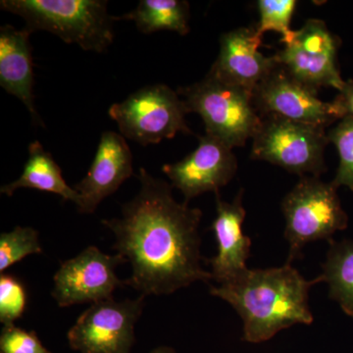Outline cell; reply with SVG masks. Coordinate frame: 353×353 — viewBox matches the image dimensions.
I'll return each mask as SVG.
<instances>
[{
	"label": "cell",
	"instance_id": "1",
	"mask_svg": "<svg viewBox=\"0 0 353 353\" xmlns=\"http://www.w3.org/2000/svg\"><path fill=\"white\" fill-rule=\"evenodd\" d=\"M141 188L123 204L121 216L102 220L115 238L114 250L130 262L124 280L143 296H167L196 282L213 280L202 268V211L174 199L173 187L139 169Z\"/></svg>",
	"mask_w": 353,
	"mask_h": 353
},
{
	"label": "cell",
	"instance_id": "2",
	"mask_svg": "<svg viewBox=\"0 0 353 353\" xmlns=\"http://www.w3.org/2000/svg\"><path fill=\"white\" fill-rule=\"evenodd\" d=\"M323 282L322 276L306 280L285 263L278 268L246 269L236 278L211 285V296L231 304L243 321V341L260 343L282 330L314 321L309 292Z\"/></svg>",
	"mask_w": 353,
	"mask_h": 353
},
{
	"label": "cell",
	"instance_id": "3",
	"mask_svg": "<svg viewBox=\"0 0 353 353\" xmlns=\"http://www.w3.org/2000/svg\"><path fill=\"white\" fill-rule=\"evenodd\" d=\"M103 0H2L0 8L25 20L30 32L46 31L85 51L104 52L113 43V21Z\"/></svg>",
	"mask_w": 353,
	"mask_h": 353
},
{
	"label": "cell",
	"instance_id": "4",
	"mask_svg": "<svg viewBox=\"0 0 353 353\" xmlns=\"http://www.w3.org/2000/svg\"><path fill=\"white\" fill-rule=\"evenodd\" d=\"M190 113L199 114L205 125L206 134L219 139L230 148L245 146L253 139L262 117L253 101V95L208 74L201 82L182 88Z\"/></svg>",
	"mask_w": 353,
	"mask_h": 353
},
{
	"label": "cell",
	"instance_id": "5",
	"mask_svg": "<svg viewBox=\"0 0 353 353\" xmlns=\"http://www.w3.org/2000/svg\"><path fill=\"white\" fill-rule=\"evenodd\" d=\"M336 190L318 176H304L284 197L285 238L290 245L287 263L303 259L308 243L331 241L336 232L347 229L348 216Z\"/></svg>",
	"mask_w": 353,
	"mask_h": 353
},
{
	"label": "cell",
	"instance_id": "6",
	"mask_svg": "<svg viewBox=\"0 0 353 353\" xmlns=\"http://www.w3.org/2000/svg\"><path fill=\"white\" fill-rule=\"evenodd\" d=\"M261 117L252 139V159L277 165L299 176L320 178L327 171L324 152L330 141L326 128L275 115Z\"/></svg>",
	"mask_w": 353,
	"mask_h": 353
},
{
	"label": "cell",
	"instance_id": "7",
	"mask_svg": "<svg viewBox=\"0 0 353 353\" xmlns=\"http://www.w3.org/2000/svg\"><path fill=\"white\" fill-rule=\"evenodd\" d=\"M189 113L178 92L163 83L141 88L108 110L121 134L143 146L173 139L178 132L192 134L185 121Z\"/></svg>",
	"mask_w": 353,
	"mask_h": 353
},
{
	"label": "cell",
	"instance_id": "8",
	"mask_svg": "<svg viewBox=\"0 0 353 353\" xmlns=\"http://www.w3.org/2000/svg\"><path fill=\"white\" fill-rule=\"evenodd\" d=\"M145 299L141 294L134 299H110L92 304L69 330L70 347L80 353H131Z\"/></svg>",
	"mask_w": 353,
	"mask_h": 353
},
{
	"label": "cell",
	"instance_id": "9",
	"mask_svg": "<svg viewBox=\"0 0 353 353\" xmlns=\"http://www.w3.org/2000/svg\"><path fill=\"white\" fill-rule=\"evenodd\" d=\"M274 57L299 82L315 90L345 85L338 65L340 41L322 20L309 19Z\"/></svg>",
	"mask_w": 353,
	"mask_h": 353
},
{
	"label": "cell",
	"instance_id": "10",
	"mask_svg": "<svg viewBox=\"0 0 353 353\" xmlns=\"http://www.w3.org/2000/svg\"><path fill=\"white\" fill-rule=\"evenodd\" d=\"M127 263L119 254H105L97 246H88L73 259L62 262L53 277L51 296L60 307L97 303L113 299L118 288L126 287L116 268Z\"/></svg>",
	"mask_w": 353,
	"mask_h": 353
},
{
	"label": "cell",
	"instance_id": "11",
	"mask_svg": "<svg viewBox=\"0 0 353 353\" xmlns=\"http://www.w3.org/2000/svg\"><path fill=\"white\" fill-rule=\"evenodd\" d=\"M253 101L261 116L275 115L314 126L327 128L345 117L338 102L321 101L317 90L297 81L280 65L255 88Z\"/></svg>",
	"mask_w": 353,
	"mask_h": 353
},
{
	"label": "cell",
	"instance_id": "12",
	"mask_svg": "<svg viewBox=\"0 0 353 353\" xmlns=\"http://www.w3.org/2000/svg\"><path fill=\"white\" fill-rule=\"evenodd\" d=\"M199 145L181 161L164 165L162 171L171 185L189 201L204 192H219L233 180L238 160L230 148L213 137H199Z\"/></svg>",
	"mask_w": 353,
	"mask_h": 353
},
{
	"label": "cell",
	"instance_id": "13",
	"mask_svg": "<svg viewBox=\"0 0 353 353\" xmlns=\"http://www.w3.org/2000/svg\"><path fill=\"white\" fill-rule=\"evenodd\" d=\"M262 34L257 28H238L223 34L220 52L209 74L253 95L255 88L278 67L275 57L259 51Z\"/></svg>",
	"mask_w": 353,
	"mask_h": 353
},
{
	"label": "cell",
	"instance_id": "14",
	"mask_svg": "<svg viewBox=\"0 0 353 353\" xmlns=\"http://www.w3.org/2000/svg\"><path fill=\"white\" fill-rule=\"evenodd\" d=\"M132 175V154L126 139L118 132H102L87 176L74 185L80 196L77 208L85 214L94 213L104 199L117 192Z\"/></svg>",
	"mask_w": 353,
	"mask_h": 353
},
{
	"label": "cell",
	"instance_id": "15",
	"mask_svg": "<svg viewBox=\"0 0 353 353\" xmlns=\"http://www.w3.org/2000/svg\"><path fill=\"white\" fill-rule=\"evenodd\" d=\"M216 194V217L210 229L217 241V254L209 259L213 280L219 284L228 282L245 272L246 260L250 254L252 240L243 234V224L245 209L243 205V190L233 202Z\"/></svg>",
	"mask_w": 353,
	"mask_h": 353
},
{
	"label": "cell",
	"instance_id": "16",
	"mask_svg": "<svg viewBox=\"0 0 353 353\" xmlns=\"http://www.w3.org/2000/svg\"><path fill=\"white\" fill-rule=\"evenodd\" d=\"M31 34L27 28H0V85L24 103L34 124L43 126L34 102Z\"/></svg>",
	"mask_w": 353,
	"mask_h": 353
},
{
	"label": "cell",
	"instance_id": "17",
	"mask_svg": "<svg viewBox=\"0 0 353 353\" xmlns=\"http://www.w3.org/2000/svg\"><path fill=\"white\" fill-rule=\"evenodd\" d=\"M28 152L29 157L19 178L2 185L0 192L11 196L19 189H34L57 194L63 201H72L78 205L80 201L78 192L65 182L59 165L41 143L39 141H32L28 148Z\"/></svg>",
	"mask_w": 353,
	"mask_h": 353
},
{
	"label": "cell",
	"instance_id": "18",
	"mask_svg": "<svg viewBox=\"0 0 353 353\" xmlns=\"http://www.w3.org/2000/svg\"><path fill=\"white\" fill-rule=\"evenodd\" d=\"M122 19L132 21L143 34L171 31L185 36L190 32V4L181 0H141Z\"/></svg>",
	"mask_w": 353,
	"mask_h": 353
},
{
	"label": "cell",
	"instance_id": "19",
	"mask_svg": "<svg viewBox=\"0 0 353 353\" xmlns=\"http://www.w3.org/2000/svg\"><path fill=\"white\" fill-rule=\"evenodd\" d=\"M326 260L322 264L323 282L329 285L330 299L340 304L353 319V241H329Z\"/></svg>",
	"mask_w": 353,
	"mask_h": 353
},
{
	"label": "cell",
	"instance_id": "20",
	"mask_svg": "<svg viewBox=\"0 0 353 353\" xmlns=\"http://www.w3.org/2000/svg\"><path fill=\"white\" fill-rule=\"evenodd\" d=\"M39 232L31 227H15L0 234V273L32 254H41Z\"/></svg>",
	"mask_w": 353,
	"mask_h": 353
},
{
	"label": "cell",
	"instance_id": "21",
	"mask_svg": "<svg viewBox=\"0 0 353 353\" xmlns=\"http://www.w3.org/2000/svg\"><path fill=\"white\" fill-rule=\"evenodd\" d=\"M330 143L338 150L340 165L332 183L339 187H347L353 192V117L345 116L339 121L336 126L328 132Z\"/></svg>",
	"mask_w": 353,
	"mask_h": 353
},
{
	"label": "cell",
	"instance_id": "22",
	"mask_svg": "<svg viewBox=\"0 0 353 353\" xmlns=\"http://www.w3.org/2000/svg\"><path fill=\"white\" fill-rule=\"evenodd\" d=\"M294 0H259L257 2L260 21L257 30L260 34L274 31L282 34L283 43L289 41L294 32L290 29V21L296 10Z\"/></svg>",
	"mask_w": 353,
	"mask_h": 353
},
{
	"label": "cell",
	"instance_id": "23",
	"mask_svg": "<svg viewBox=\"0 0 353 353\" xmlns=\"http://www.w3.org/2000/svg\"><path fill=\"white\" fill-rule=\"evenodd\" d=\"M28 294L19 279L10 274L0 276V322L12 325L20 319L27 307Z\"/></svg>",
	"mask_w": 353,
	"mask_h": 353
},
{
	"label": "cell",
	"instance_id": "24",
	"mask_svg": "<svg viewBox=\"0 0 353 353\" xmlns=\"http://www.w3.org/2000/svg\"><path fill=\"white\" fill-rule=\"evenodd\" d=\"M0 353H52L44 347L36 332L4 325L0 333Z\"/></svg>",
	"mask_w": 353,
	"mask_h": 353
},
{
	"label": "cell",
	"instance_id": "25",
	"mask_svg": "<svg viewBox=\"0 0 353 353\" xmlns=\"http://www.w3.org/2000/svg\"><path fill=\"white\" fill-rule=\"evenodd\" d=\"M334 101L338 102L339 105L343 109L345 116L353 117V80L345 81V85L334 97Z\"/></svg>",
	"mask_w": 353,
	"mask_h": 353
},
{
	"label": "cell",
	"instance_id": "26",
	"mask_svg": "<svg viewBox=\"0 0 353 353\" xmlns=\"http://www.w3.org/2000/svg\"><path fill=\"white\" fill-rule=\"evenodd\" d=\"M150 353H176V352L172 347H159L155 348V350H153L152 352Z\"/></svg>",
	"mask_w": 353,
	"mask_h": 353
}]
</instances>
